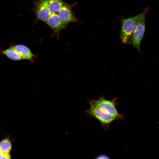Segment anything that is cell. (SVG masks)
<instances>
[{"mask_svg":"<svg viewBox=\"0 0 159 159\" xmlns=\"http://www.w3.org/2000/svg\"><path fill=\"white\" fill-rule=\"evenodd\" d=\"M117 97L108 100L105 98V96H99L96 100L90 99L87 100L90 104L93 105L114 116L117 119L124 120L125 118L124 115L120 113L118 111L116 106L118 103L117 102Z\"/></svg>","mask_w":159,"mask_h":159,"instance_id":"obj_1","label":"cell"},{"mask_svg":"<svg viewBox=\"0 0 159 159\" xmlns=\"http://www.w3.org/2000/svg\"><path fill=\"white\" fill-rule=\"evenodd\" d=\"M142 13L127 18H122L121 20V30L120 36L123 44H131L133 33L137 22Z\"/></svg>","mask_w":159,"mask_h":159,"instance_id":"obj_2","label":"cell"},{"mask_svg":"<svg viewBox=\"0 0 159 159\" xmlns=\"http://www.w3.org/2000/svg\"><path fill=\"white\" fill-rule=\"evenodd\" d=\"M90 107L84 112L90 117H94L98 120L105 131L109 130L110 125L115 120H117L114 116L107 113L100 108L92 104Z\"/></svg>","mask_w":159,"mask_h":159,"instance_id":"obj_3","label":"cell"},{"mask_svg":"<svg viewBox=\"0 0 159 159\" xmlns=\"http://www.w3.org/2000/svg\"><path fill=\"white\" fill-rule=\"evenodd\" d=\"M145 11L138 19L132 34L131 44L140 53V43L143 37L145 30Z\"/></svg>","mask_w":159,"mask_h":159,"instance_id":"obj_4","label":"cell"},{"mask_svg":"<svg viewBox=\"0 0 159 159\" xmlns=\"http://www.w3.org/2000/svg\"><path fill=\"white\" fill-rule=\"evenodd\" d=\"M34 10L36 20L45 22L52 14L49 9L47 0H39L34 2Z\"/></svg>","mask_w":159,"mask_h":159,"instance_id":"obj_5","label":"cell"},{"mask_svg":"<svg viewBox=\"0 0 159 159\" xmlns=\"http://www.w3.org/2000/svg\"><path fill=\"white\" fill-rule=\"evenodd\" d=\"M71 6L68 4L64 5L57 13L60 20L65 24L77 21L72 11Z\"/></svg>","mask_w":159,"mask_h":159,"instance_id":"obj_6","label":"cell"},{"mask_svg":"<svg viewBox=\"0 0 159 159\" xmlns=\"http://www.w3.org/2000/svg\"><path fill=\"white\" fill-rule=\"evenodd\" d=\"M45 23L53 31L54 34L59 37V32L65 29L67 25L63 24L60 20L57 13H52Z\"/></svg>","mask_w":159,"mask_h":159,"instance_id":"obj_7","label":"cell"},{"mask_svg":"<svg viewBox=\"0 0 159 159\" xmlns=\"http://www.w3.org/2000/svg\"><path fill=\"white\" fill-rule=\"evenodd\" d=\"M16 52L21 57L22 59L31 60L33 54L30 49L26 46L16 44L13 46Z\"/></svg>","mask_w":159,"mask_h":159,"instance_id":"obj_8","label":"cell"},{"mask_svg":"<svg viewBox=\"0 0 159 159\" xmlns=\"http://www.w3.org/2000/svg\"><path fill=\"white\" fill-rule=\"evenodd\" d=\"M49 9L52 13H57L64 5L68 4L62 0H47Z\"/></svg>","mask_w":159,"mask_h":159,"instance_id":"obj_9","label":"cell"},{"mask_svg":"<svg viewBox=\"0 0 159 159\" xmlns=\"http://www.w3.org/2000/svg\"><path fill=\"white\" fill-rule=\"evenodd\" d=\"M2 53L12 60L19 61L22 60L21 57L16 52L13 46L2 51Z\"/></svg>","mask_w":159,"mask_h":159,"instance_id":"obj_10","label":"cell"},{"mask_svg":"<svg viewBox=\"0 0 159 159\" xmlns=\"http://www.w3.org/2000/svg\"><path fill=\"white\" fill-rule=\"evenodd\" d=\"M0 148L4 153H10L12 144L9 137L5 138L0 141Z\"/></svg>","mask_w":159,"mask_h":159,"instance_id":"obj_11","label":"cell"},{"mask_svg":"<svg viewBox=\"0 0 159 159\" xmlns=\"http://www.w3.org/2000/svg\"><path fill=\"white\" fill-rule=\"evenodd\" d=\"M95 159H110V158L108 156L103 154L98 155Z\"/></svg>","mask_w":159,"mask_h":159,"instance_id":"obj_12","label":"cell"},{"mask_svg":"<svg viewBox=\"0 0 159 159\" xmlns=\"http://www.w3.org/2000/svg\"><path fill=\"white\" fill-rule=\"evenodd\" d=\"M0 159H11L10 153H4L2 157Z\"/></svg>","mask_w":159,"mask_h":159,"instance_id":"obj_13","label":"cell"},{"mask_svg":"<svg viewBox=\"0 0 159 159\" xmlns=\"http://www.w3.org/2000/svg\"><path fill=\"white\" fill-rule=\"evenodd\" d=\"M4 154L0 148V159L2 157Z\"/></svg>","mask_w":159,"mask_h":159,"instance_id":"obj_14","label":"cell"}]
</instances>
